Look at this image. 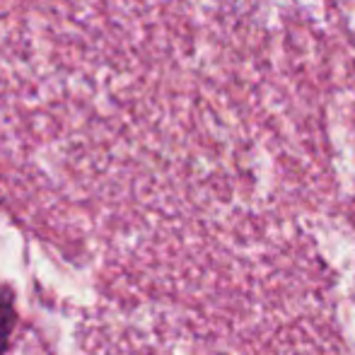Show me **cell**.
I'll return each mask as SVG.
<instances>
[{
    "instance_id": "1",
    "label": "cell",
    "mask_w": 355,
    "mask_h": 355,
    "mask_svg": "<svg viewBox=\"0 0 355 355\" xmlns=\"http://www.w3.org/2000/svg\"><path fill=\"white\" fill-rule=\"evenodd\" d=\"M15 327V309H12V297L5 290H0V353L8 348L10 334Z\"/></svg>"
}]
</instances>
